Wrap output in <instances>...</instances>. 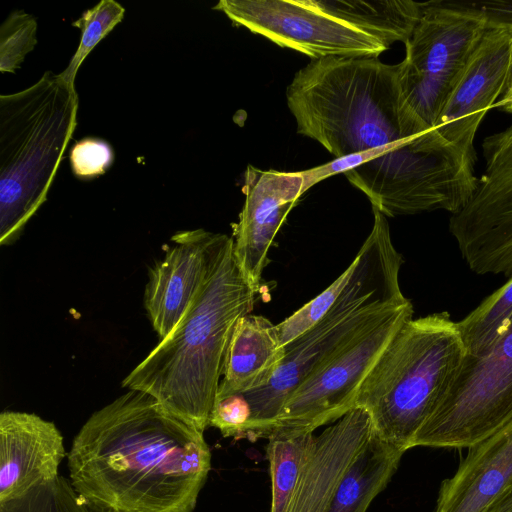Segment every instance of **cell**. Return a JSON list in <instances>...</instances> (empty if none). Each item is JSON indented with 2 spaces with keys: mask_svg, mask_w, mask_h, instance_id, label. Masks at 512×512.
<instances>
[{
  "mask_svg": "<svg viewBox=\"0 0 512 512\" xmlns=\"http://www.w3.org/2000/svg\"><path fill=\"white\" fill-rule=\"evenodd\" d=\"M297 132L335 158L384 216L457 213L475 191L474 162L428 126L402 93L398 64L378 57L311 60L286 90Z\"/></svg>",
  "mask_w": 512,
  "mask_h": 512,
  "instance_id": "6da1fadb",
  "label": "cell"
},
{
  "mask_svg": "<svg viewBox=\"0 0 512 512\" xmlns=\"http://www.w3.org/2000/svg\"><path fill=\"white\" fill-rule=\"evenodd\" d=\"M67 467L90 512H193L211 451L204 432L153 396L128 390L82 425Z\"/></svg>",
  "mask_w": 512,
  "mask_h": 512,
  "instance_id": "7a4b0ae2",
  "label": "cell"
},
{
  "mask_svg": "<svg viewBox=\"0 0 512 512\" xmlns=\"http://www.w3.org/2000/svg\"><path fill=\"white\" fill-rule=\"evenodd\" d=\"M261 289L242 271L228 237L189 308L173 330L123 379L204 432L237 321L250 314Z\"/></svg>",
  "mask_w": 512,
  "mask_h": 512,
  "instance_id": "3957f363",
  "label": "cell"
},
{
  "mask_svg": "<svg viewBox=\"0 0 512 512\" xmlns=\"http://www.w3.org/2000/svg\"><path fill=\"white\" fill-rule=\"evenodd\" d=\"M74 84L46 71L0 96V244L12 243L47 198L76 126Z\"/></svg>",
  "mask_w": 512,
  "mask_h": 512,
  "instance_id": "277c9868",
  "label": "cell"
},
{
  "mask_svg": "<svg viewBox=\"0 0 512 512\" xmlns=\"http://www.w3.org/2000/svg\"><path fill=\"white\" fill-rule=\"evenodd\" d=\"M465 355L448 312L411 318L365 376L355 407L369 413L379 438L407 451Z\"/></svg>",
  "mask_w": 512,
  "mask_h": 512,
  "instance_id": "5b68a950",
  "label": "cell"
},
{
  "mask_svg": "<svg viewBox=\"0 0 512 512\" xmlns=\"http://www.w3.org/2000/svg\"><path fill=\"white\" fill-rule=\"evenodd\" d=\"M488 25L486 13L474 2H424L404 43L398 77L404 98L431 128Z\"/></svg>",
  "mask_w": 512,
  "mask_h": 512,
  "instance_id": "8992f818",
  "label": "cell"
},
{
  "mask_svg": "<svg viewBox=\"0 0 512 512\" xmlns=\"http://www.w3.org/2000/svg\"><path fill=\"white\" fill-rule=\"evenodd\" d=\"M512 421V323L485 355H465L410 449L469 448Z\"/></svg>",
  "mask_w": 512,
  "mask_h": 512,
  "instance_id": "52a82bcc",
  "label": "cell"
},
{
  "mask_svg": "<svg viewBox=\"0 0 512 512\" xmlns=\"http://www.w3.org/2000/svg\"><path fill=\"white\" fill-rule=\"evenodd\" d=\"M412 316L413 305L407 300L356 337L296 389L264 438L313 433L353 409L365 376Z\"/></svg>",
  "mask_w": 512,
  "mask_h": 512,
  "instance_id": "ba28073f",
  "label": "cell"
},
{
  "mask_svg": "<svg viewBox=\"0 0 512 512\" xmlns=\"http://www.w3.org/2000/svg\"><path fill=\"white\" fill-rule=\"evenodd\" d=\"M485 169L468 202L449 219L462 258L476 274L512 277V123L482 144Z\"/></svg>",
  "mask_w": 512,
  "mask_h": 512,
  "instance_id": "9c48e42d",
  "label": "cell"
},
{
  "mask_svg": "<svg viewBox=\"0 0 512 512\" xmlns=\"http://www.w3.org/2000/svg\"><path fill=\"white\" fill-rule=\"evenodd\" d=\"M235 25L296 50L311 60L331 57H378L388 48L376 38L332 17L311 0H221Z\"/></svg>",
  "mask_w": 512,
  "mask_h": 512,
  "instance_id": "30bf717a",
  "label": "cell"
},
{
  "mask_svg": "<svg viewBox=\"0 0 512 512\" xmlns=\"http://www.w3.org/2000/svg\"><path fill=\"white\" fill-rule=\"evenodd\" d=\"M512 74V30L488 25L450 92L435 130L475 163L476 132L489 109L505 93Z\"/></svg>",
  "mask_w": 512,
  "mask_h": 512,
  "instance_id": "8fae6325",
  "label": "cell"
},
{
  "mask_svg": "<svg viewBox=\"0 0 512 512\" xmlns=\"http://www.w3.org/2000/svg\"><path fill=\"white\" fill-rule=\"evenodd\" d=\"M302 171L260 170L249 165L245 171V201L233 228V252L251 284L261 289L268 252L287 214L304 194Z\"/></svg>",
  "mask_w": 512,
  "mask_h": 512,
  "instance_id": "7c38bea8",
  "label": "cell"
},
{
  "mask_svg": "<svg viewBox=\"0 0 512 512\" xmlns=\"http://www.w3.org/2000/svg\"><path fill=\"white\" fill-rule=\"evenodd\" d=\"M228 237L204 229L178 232L171 238L174 245L149 269L144 306L160 339L181 320Z\"/></svg>",
  "mask_w": 512,
  "mask_h": 512,
  "instance_id": "4fadbf2b",
  "label": "cell"
},
{
  "mask_svg": "<svg viewBox=\"0 0 512 512\" xmlns=\"http://www.w3.org/2000/svg\"><path fill=\"white\" fill-rule=\"evenodd\" d=\"M67 454L53 422L34 413L1 412L0 504L55 480Z\"/></svg>",
  "mask_w": 512,
  "mask_h": 512,
  "instance_id": "5bb4252c",
  "label": "cell"
},
{
  "mask_svg": "<svg viewBox=\"0 0 512 512\" xmlns=\"http://www.w3.org/2000/svg\"><path fill=\"white\" fill-rule=\"evenodd\" d=\"M373 432L369 413L354 407L314 435L288 512H327L345 472Z\"/></svg>",
  "mask_w": 512,
  "mask_h": 512,
  "instance_id": "9a60e30c",
  "label": "cell"
},
{
  "mask_svg": "<svg viewBox=\"0 0 512 512\" xmlns=\"http://www.w3.org/2000/svg\"><path fill=\"white\" fill-rule=\"evenodd\" d=\"M512 487V421L468 448L439 489L435 512H484Z\"/></svg>",
  "mask_w": 512,
  "mask_h": 512,
  "instance_id": "2e32d148",
  "label": "cell"
},
{
  "mask_svg": "<svg viewBox=\"0 0 512 512\" xmlns=\"http://www.w3.org/2000/svg\"><path fill=\"white\" fill-rule=\"evenodd\" d=\"M285 357L276 325L261 315L242 316L233 330L216 398L266 387Z\"/></svg>",
  "mask_w": 512,
  "mask_h": 512,
  "instance_id": "e0dca14e",
  "label": "cell"
},
{
  "mask_svg": "<svg viewBox=\"0 0 512 512\" xmlns=\"http://www.w3.org/2000/svg\"><path fill=\"white\" fill-rule=\"evenodd\" d=\"M405 452L373 432L345 472L327 512H367L396 473Z\"/></svg>",
  "mask_w": 512,
  "mask_h": 512,
  "instance_id": "ac0fdd59",
  "label": "cell"
},
{
  "mask_svg": "<svg viewBox=\"0 0 512 512\" xmlns=\"http://www.w3.org/2000/svg\"><path fill=\"white\" fill-rule=\"evenodd\" d=\"M322 12L376 38L387 48L409 38L424 2L412 0H311Z\"/></svg>",
  "mask_w": 512,
  "mask_h": 512,
  "instance_id": "d6986e66",
  "label": "cell"
},
{
  "mask_svg": "<svg viewBox=\"0 0 512 512\" xmlns=\"http://www.w3.org/2000/svg\"><path fill=\"white\" fill-rule=\"evenodd\" d=\"M512 323V277L456 322L466 355L487 354Z\"/></svg>",
  "mask_w": 512,
  "mask_h": 512,
  "instance_id": "ffe728a7",
  "label": "cell"
},
{
  "mask_svg": "<svg viewBox=\"0 0 512 512\" xmlns=\"http://www.w3.org/2000/svg\"><path fill=\"white\" fill-rule=\"evenodd\" d=\"M314 433L282 434L268 438L266 458L271 477L270 512H288Z\"/></svg>",
  "mask_w": 512,
  "mask_h": 512,
  "instance_id": "44dd1931",
  "label": "cell"
},
{
  "mask_svg": "<svg viewBox=\"0 0 512 512\" xmlns=\"http://www.w3.org/2000/svg\"><path fill=\"white\" fill-rule=\"evenodd\" d=\"M125 9L114 0H101L86 10L72 25L81 31L79 46L60 75L74 84L76 73L86 56L121 20Z\"/></svg>",
  "mask_w": 512,
  "mask_h": 512,
  "instance_id": "7402d4cb",
  "label": "cell"
},
{
  "mask_svg": "<svg viewBox=\"0 0 512 512\" xmlns=\"http://www.w3.org/2000/svg\"><path fill=\"white\" fill-rule=\"evenodd\" d=\"M0 512H90L63 476L20 498L0 504Z\"/></svg>",
  "mask_w": 512,
  "mask_h": 512,
  "instance_id": "603a6c76",
  "label": "cell"
},
{
  "mask_svg": "<svg viewBox=\"0 0 512 512\" xmlns=\"http://www.w3.org/2000/svg\"><path fill=\"white\" fill-rule=\"evenodd\" d=\"M35 17L23 10L9 14L0 27V71L14 73L34 49L37 38Z\"/></svg>",
  "mask_w": 512,
  "mask_h": 512,
  "instance_id": "cb8c5ba5",
  "label": "cell"
},
{
  "mask_svg": "<svg viewBox=\"0 0 512 512\" xmlns=\"http://www.w3.org/2000/svg\"><path fill=\"white\" fill-rule=\"evenodd\" d=\"M114 159L110 144L100 138L87 137L75 143L70 153L71 168L75 176L90 179L102 175Z\"/></svg>",
  "mask_w": 512,
  "mask_h": 512,
  "instance_id": "d4e9b609",
  "label": "cell"
},
{
  "mask_svg": "<svg viewBox=\"0 0 512 512\" xmlns=\"http://www.w3.org/2000/svg\"><path fill=\"white\" fill-rule=\"evenodd\" d=\"M250 416V406L242 394L216 398L209 426L217 428L224 437L242 438Z\"/></svg>",
  "mask_w": 512,
  "mask_h": 512,
  "instance_id": "484cf974",
  "label": "cell"
},
{
  "mask_svg": "<svg viewBox=\"0 0 512 512\" xmlns=\"http://www.w3.org/2000/svg\"><path fill=\"white\" fill-rule=\"evenodd\" d=\"M484 512H512V487L495 500Z\"/></svg>",
  "mask_w": 512,
  "mask_h": 512,
  "instance_id": "4316f807",
  "label": "cell"
},
{
  "mask_svg": "<svg viewBox=\"0 0 512 512\" xmlns=\"http://www.w3.org/2000/svg\"><path fill=\"white\" fill-rule=\"evenodd\" d=\"M512 30V28H510ZM505 112L512 114V74L505 93L496 102L495 106Z\"/></svg>",
  "mask_w": 512,
  "mask_h": 512,
  "instance_id": "83f0119b",
  "label": "cell"
}]
</instances>
